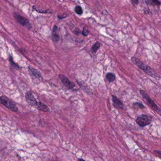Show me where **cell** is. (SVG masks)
<instances>
[{
    "label": "cell",
    "mask_w": 161,
    "mask_h": 161,
    "mask_svg": "<svg viewBox=\"0 0 161 161\" xmlns=\"http://www.w3.org/2000/svg\"><path fill=\"white\" fill-rule=\"evenodd\" d=\"M131 60L133 62V64L136 65L138 67L143 70L144 72L149 76L157 80H159L161 78L160 75L158 73H156L155 70L150 67V66H148L147 65L140 61L139 60H138V59L133 57L131 58Z\"/></svg>",
    "instance_id": "obj_1"
},
{
    "label": "cell",
    "mask_w": 161,
    "mask_h": 161,
    "mask_svg": "<svg viewBox=\"0 0 161 161\" xmlns=\"http://www.w3.org/2000/svg\"><path fill=\"white\" fill-rule=\"evenodd\" d=\"M140 94H141L142 97H143L144 99H145L148 105H149L150 107L154 110L155 112H157L160 116L161 115V109L158 106L155 102L151 98L149 97L145 91L143 90H139Z\"/></svg>",
    "instance_id": "obj_2"
},
{
    "label": "cell",
    "mask_w": 161,
    "mask_h": 161,
    "mask_svg": "<svg viewBox=\"0 0 161 161\" xmlns=\"http://www.w3.org/2000/svg\"><path fill=\"white\" fill-rule=\"evenodd\" d=\"M0 104L12 111L14 112L18 111V108L16 103L6 96L3 95L0 97Z\"/></svg>",
    "instance_id": "obj_3"
},
{
    "label": "cell",
    "mask_w": 161,
    "mask_h": 161,
    "mask_svg": "<svg viewBox=\"0 0 161 161\" xmlns=\"http://www.w3.org/2000/svg\"><path fill=\"white\" fill-rule=\"evenodd\" d=\"M136 121L139 126L145 127L150 124L151 122L152 117L148 115L142 114L137 117Z\"/></svg>",
    "instance_id": "obj_4"
},
{
    "label": "cell",
    "mask_w": 161,
    "mask_h": 161,
    "mask_svg": "<svg viewBox=\"0 0 161 161\" xmlns=\"http://www.w3.org/2000/svg\"><path fill=\"white\" fill-rule=\"evenodd\" d=\"M14 16L15 18L18 22L22 26L25 27L26 28L28 29H30L31 28V25L29 20L27 18H25L20 15L18 14L17 13H14Z\"/></svg>",
    "instance_id": "obj_5"
},
{
    "label": "cell",
    "mask_w": 161,
    "mask_h": 161,
    "mask_svg": "<svg viewBox=\"0 0 161 161\" xmlns=\"http://www.w3.org/2000/svg\"><path fill=\"white\" fill-rule=\"evenodd\" d=\"M59 77L61 79L63 85H64L65 87L68 88V89H72L75 87L74 83L71 81L67 77L64 76V75L59 74Z\"/></svg>",
    "instance_id": "obj_6"
},
{
    "label": "cell",
    "mask_w": 161,
    "mask_h": 161,
    "mask_svg": "<svg viewBox=\"0 0 161 161\" xmlns=\"http://www.w3.org/2000/svg\"><path fill=\"white\" fill-rule=\"evenodd\" d=\"M25 98H26V101L28 103V105L32 107H36L37 102L31 92H27L25 95Z\"/></svg>",
    "instance_id": "obj_7"
},
{
    "label": "cell",
    "mask_w": 161,
    "mask_h": 161,
    "mask_svg": "<svg viewBox=\"0 0 161 161\" xmlns=\"http://www.w3.org/2000/svg\"><path fill=\"white\" fill-rule=\"evenodd\" d=\"M28 72L31 77L35 79L40 80L42 78V75L40 72L36 68H34L31 66H28Z\"/></svg>",
    "instance_id": "obj_8"
},
{
    "label": "cell",
    "mask_w": 161,
    "mask_h": 161,
    "mask_svg": "<svg viewBox=\"0 0 161 161\" xmlns=\"http://www.w3.org/2000/svg\"><path fill=\"white\" fill-rule=\"evenodd\" d=\"M112 101L113 102V104H114V105L115 107L118 109H121V110L123 109L124 108L123 102L115 95H112Z\"/></svg>",
    "instance_id": "obj_9"
},
{
    "label": "cell",
    "mask_w": 161,
    "mask_h": 161,
    "mask_svg": "<svg viewBox=\"0 0 161 161\" xmlns=\"http://www.w3.org/2000/svg\"><path fill=\"white\" fill-rule=\"evenodd\" d=\"M36 108L37 110L43 112H48L50 111V108L45 104L41 102H37Z\"/></svg>",
    "instance_id": "obj_10"
},
{
    "label": "cell",
    "mask_w": 161,
    "mask_h": 161,
    "mask_svg": "<svg viewBox=\"0 0 161 161\" xmlns=\"http://www.w3.org/2000/svg\"><path fill=\"white\" fill-rule=\"evenodd\" d=\"M58 27L57 26H54L53 28V34H52V39L53 41L54 42H57L60 40V36L57 33Z\"/></svg>",
    "instance_id": "obj_11"
},
{
    "label": "cell",
    "mask_w": 161,
    "mask_h": 161,
    "mask_svg": "<svg viewBox=\"0 0 161 161\" xmlns=\"http://www.w3.org/2000/svg\"><path fill=\"white\" fill-rule=\"evenodd\" d=\"M105 78L109 82H114V81L116 79V77L114 73H107L105 75Z\"/></svg>",
    "instance_id": "obj_12"
},
{
    "label": "cell",
    "mask_w": 161,
    "mask_h": 161,
    "mask_svg": "<svg viewBox=\"0 0 161 161\" xmlns=\"http://www.w3.org/2000/svg\"><path fill=\"white\" fill-rule=\"evenodd\" d=\"M79 85H80V87L84 91L88 93V94H90V92L89 91L88 86H87L86 84H85L84 81H82L80 83H79Z\"/></svg>",
    "instance_id": "obj_13"
},
{
    "label": "cell",
    "mask_w": 161,
    "mask_h": 161,
    "mask_svg": "<svg viewBox=\"0 0 161 161\" xmlns=\"http://www.w3.org/2000/svg\"><path fill=\"white\" fill-rule=\"evenodd\" d=\"M101 47V44L98 42H97L94 45L92 46L91 48V51L92 53L95 54L97 51V50L100 48Z\"/></svg>",
    "instance_id": "obj_14"
},
{
    "label": "cell",
    "mask_w": 161,
    "mask_h": 161,
    "mask_svg": "<svg viewBox=\"0 0 161 161\" xmlns=\"http://www.w3.org/2000/svg\"><path fill=\"white\" fill-rule=\"evenodd\" d=\"M145 2L148 5H160L161 4V2L157 0H148L145 1Z\"/></svg>",
    "instance_id": "obj_15"
},
{
    "label": "cell",
    "mask_w": 161,
    "mask_h": 161,
    "mask_svg": "<svg viewBox=\"0 0 161 161\" xmlns=\"http://www.w3.org/2000/svg\"><path fill=\"white\" fill-rule=\"evenodd\" d=\"M75 12H76L77 14L79 15H81L83 14V9H82V7L81 6H77L75 8Z\"/></svg>",
    "instance_id": "obj_16"
},
{
    "label": "cell",
    "mask_w": 161,
    "mask_h": 161,
    "mask_svg": "<svg viewBox=\"0 0 161 161\" xmlns=\"http://www.w3.org/2000/svg\"><path fill=\"white\" fill-rule=\"evenodd\" d=\"M9 59V61L11 62V65H12L13 67H14L15 68H17V69H19V68H20V66H18L17 64H16V63L14 61L13 59V58H12V56H10Z\"/></svg>",
    "instance_id": "obj_17"
},
{
    "label": "cell",
    "mask_w": 161,
    "mask_h": 161,
    "mask_svg": "<svg viewBox=\"0 0 161 161\" xmlns=\"http://www.w3.org/2000/svg\"><path fill=\"white\" fill-rule=\"evenodd\" d=\"M133 106L134 107H137L141 109H144L145 108V106H144V105L139 102H135L134 104H133Z\"/></svg>",
    "instance_id": "obj_18"
},
{
    "label": "cell",
    "mask_w": 161,
    "mask_h": 161,
    "mask_svg": "<svg viewBox=\"0 0 161 161\" xmlns=\"http://www.w3.org/2000/svg\"><path fill=\"white\" fill-rule=\"evenodd\" d=\"M89 33H90V31H89L85 27H84V28H83L82 32L83 35H84L85 37H87V36H88V35H89Z\"/></svg>",
    "instance_id": "obj_19"
},
{
    "label": "cell",
    "mask_w": 161,
    "mask_h": 161,
    "mask_svg": "<svg viewBox=\"0 0 161 161\" xmlns=\"http://www.w3.org/2000/svg\"><path fill=\"white\" fill-rule=\"evenodd\" d=\"M154 153L155 154L156 156H157L158 157L160 158L161 156V151L159 150H155L154 151Z\"/></svg>",
    "instance_id": "obj_20"
},
{
    "label": "cell",
    "mask_w": 161,
    "mask_h": 161,
    "mask_svg": "<svg viewBox=\"0 0 161 161\" xmlns=\"http://www.w3.org/2000/svg\"><path fill=\"white\" fill-rule=\"evenodd\" d=\"M68 15L67 14L62 15H58V18L60 20H62L64 18H66L67 17Z\"/></svg>",
    "instance_id": "obj_21"
},
{
    "label": "cell",
    "mask_w": 161,
    "mask_h": 161,
    "mask_svg": "<svg viewBox=\"0 0 161 161\" xmlns=\"http://www.w3.org/2000/svg\"><path fill=\"white\" fill-rule=\"evenodd\" d=\"M131 2L133 4L137 5L138 4V3H139V1L138 0H132Z\"/></svg>",
    "instance_id": "obj_22"
},
{
    "label": "cell",
    "mask_w": 161,
    "mask_h": 161,
    "mask_svg": "<svg viewBox=\"0 0 161 161\" xmlns=\"http://www.w3.org/2000/svg\"><path fill=\"white\" fill-rule=\"evenodd\" d=\"M78 161H85V160H84L82 158H78Z\"/></svg>",
    "instance_id": "obj_23"
},
{
    "label": "cell",
    "mask_w": 161,
    "mask_h": 161,
    "mask_svg": "<svg viewBox=\"0 0 161 161\" xmlns=\"http://www.w3.org/2000/svg\"><path fill=\"white\" fill-rule=\"evenodd\" d=\"M150 161H153V160H150Z\"/></svg>",
    "instance_id": "obj_24"
}]
</instances>
